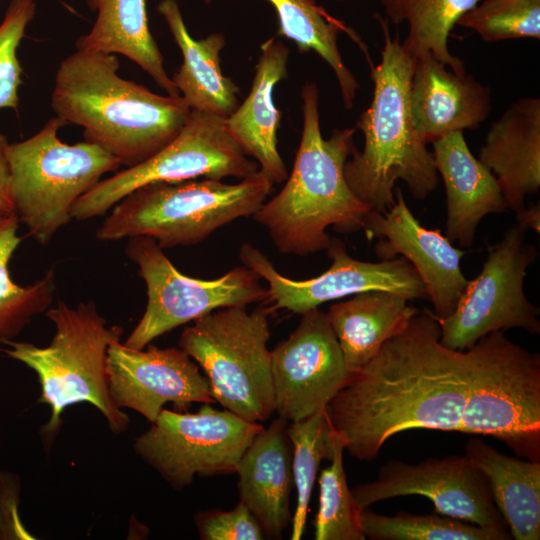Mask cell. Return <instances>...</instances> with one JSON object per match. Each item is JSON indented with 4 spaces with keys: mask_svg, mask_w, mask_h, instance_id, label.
<instances>
[{
    "mask_svg": "<svg viewBox=\"0 0 540 540\" xmlns=\"http://www.w3.org/2000/svg\"><path fill=\"white\" fill-rule=\"evenodd\" d=\"M209 4L212 0H202ZM278 20L277 35L293 41L299 53L315 52L332 69L338 81L343 105L351 109L359 84L345 65L338 48V37L346 33L371 62L360 36L342 20L330 15L315 0H266Z\"/></svg>",
    "mask_w": 540,
    "mask_h": 540,
    "instance_id": "obj_28",
    "label": "cell"
},
{
    "mask_svg": "<svg viewBox=\"0 0 540 540\" xmlns=\"http://www.w3.org/2000/svg\"><path fill=\"white\" fill-rule=\"evenodd\" d=\"M55 326L49 345L8 340L0 351L25 364L38 376L40 403L49 405L51 415L41 428L49 444L62 425V413L76 403L88 402L97 408L113 433L124 432L130 423L126 413L116 407L107 387V350L120 340L123 329L107 326L92 301L71 307L63 301L46 310Z\"/></svg>",
    "mask_w": 540,
    "mask_h": 540,
    "instance_id": "obj_5",
    "label": "cell"
},
{
    "mask_svg": "<svg viewBox=\"0 0 540 540\" xmlns=\"http://www.w3.org/2000/svg\"><path fill=\"white\" fill-rule=\"evenodd\" d=\"M351 492L362 509L397 496H424L437 514L475 524L502 540L511 539L486 477L465 455L429 458L417 464L390 460L375 480L359 484Z\"/></svg>",
    "mask_w": 540,
    "mask_h": 540,
    "instance_id": "obj_14",
    "label": "cell"
},
{
    "mask_svg": "<svg viewBox=\"0 0 540 540\" xmlns=\"http://www.w3.org/2000/svg\"><path fill=\"white\" fill-rule=\"evenodd\" d=\"M488 42L540 38V0H480L457 22Z\"/></svg>",
    "mask_w": 540,
    "mask_h": 540,
    "instance_id": "obj_34",
    "label": "cell"
},
{
    "mask_svg": "<svg viewBox=\"0 0 540 540\" xmlns=\"http://www.w3.org/2000/svg\"><path fill=\"white\" fill-rule=\"evenodd\" d=\"M260 51L250 93L225 118V126L244 153L255 159L259 171L272 184H280L287 178V169L277 148L281 113L273 91L287 78L290 51L276 36L263 42Z\"/></svg>",
    "mask_w": 540,
    "mask_h": 540,
    "instance_id": "obj_22",
    "label": "cell"
},
{
    "mask_svg": "<svg viewBox=\"0 0 540 540\" xmlns=\"http://www.w3.org/2000/svg\"><path fill=\"white\" fill-rule=\"evenodd\" d=\"M289 422L278 417L263 428L242 455L236 474L242 502L254 515L265 536L280 539L292 522L293 483Z\"/></svg>",
    "mask_w": 540,
    "mask_h": 540,
    "instance_id": "obj_20",
    "label": "cell"
},
{
    "mask_svg": "<svg viewBox=\"0 0 540 540\" xmlns=\"http://www.w3.org/2000/svg\"><path fill=\"white\" fill-rule=\"evenodd\" d=\"M331 426V425H330ZM330 465L319 477V507L314 521L316 540H364L362 508L348 487L343 465L344 443L331 427Z\"/></svg>",
    "mask_w": 540,
    "mask_h": 540,
    "instance_id": "obj_31",
    "label": "cell"
},
{
    "mask_svg": "<svg viewBox=\"0 0 540 540\" xmlns=\"http://www.w3.org/2000/svg\"><path fill=\"white\" fill-rule=\"evenodd\" d=\"M303 128L292 171L282 190L252 215L282 254L307 256L326 250L328 227L339 233L363 230L372 211L348 185L344 166L357 149L354 128L334 129L324 139L319 91L302 87Z\"/></svg>",
    "mask_w": 540,
    "mask_h": 540,
    "instance_id": "obj_3",
    "label": "cell"
},
{
    "mask_svg": "<svg viewBox=\"0 0 540 540\" xmlns=\"http://www.w3.org/2000/svg\"><path fill=\"white\" fill-rule=\"evenodd\" d=\"M115 54L76 50L55 75L51 106L62 121L83 128L121 165L133 167L155 155L182 130L190 107L118 74Z\"/></svg>",
    "mask_w": 540,
    "mask_h": 540,
    "instance_id": "obj_2",
    "label": "cell"
},
{
    "mask_svg": "<svg viewBox=\"0 0 540 540\" xmlns=\"http://www.w3.org/2000/svg\"><path fill=\"white\" fill-rule=\"evenodd\" d=\"M195 523L203 540H262L265 534L251 511L239 501L229 511L197 513Z\"/></svg>",
    "mask_w": 540,
    "mask_h": 540,
    "instance_id": "obj_36",
    "label": "cell"
},
{
    "mask_svg": "<svg viewBox=\"0 0 540 540\" xmlns=\"http://www.w3.org/2000/svg\"><path fill=\"white\" fill-rule=\"evenodd\" d=\"M408 301L395 292L370 290L329 307L327 317L350 372L368 363L387 340L406 328L419 312Z\"/></svg>",
    "mask_w": 540,
    "mask_h": 540,
    "instance_id": "obj_25",
    "label": "cell"
},
{
    "mask_svg": "<svg viewBox=\"0 0 540 540\" xmlns=\"http://www.w3.org/2000/svg\"><path fill=\"white\" fill-rule=\"evenodd\" d=\"M125 252L138 266L147 289L145 312L123 343L129 348L144 349L161 335L216 309L268 299L258 274L244 265L205 280L180 273L150 237L129 238Z\"/></svg>",
    "mask_w": 540,
    "mask_h": 540,
    "instance_id": "obj_11",
    "label": "cell"
},
{
    "mask_svg": "<svg viewBox=\"0 0 540 540\" xmlns=\"http://www.w3.org/2000/svg\"><path fill=\"white\" fill-rule=\"evenodd\" d=\"M480 0H380L387 19L394 24L407 22L408 34L402 42L415 59L431 53L454 73L464 74L463 62L448 49L454 25Z\"/></svg>",
    "mask_w": 540,
    "mask_h": 540,
    "instance_id": "obj_29",
    "label": "cell"
},
{
    "mask_svg": "<svg viewBox=\"0 0 540 540\" xmlns=\"http://www.w3.org/2000/svg\"><path fill=\"white\" fill-rule=\"evenodd\" d=\"M464 455L486 477L511 538L539 540V461L502 454L478 438L468 441Z\"/></svg>",
    "mask_w": 540,
    "mask_h": 540,
    "instance_id": "obj_27",
    "label": "cell"
},
{
    "mask_svg": "<svg viewBox=\"0 0 540 540\" xmlns=\"http://www.w3.org/2000/svg\"><path fill=\"white\" fill-rule=\"evenodd\" d=\"M95 21L76 50L120 54L136 63L168 95L179 97L148 23L146 0H86Z\"/></svg>",
    "mask_w": 540,
    "mask_h": 540,
    "instance_id": "obj_26",
    "label": "cell"
},
{
    "mask_svg": "<svg viewBox=\"0 0 540 540\" xmlns=\"http://www.w3.org/2000/svg\"><path fill=\"white\" fill-rule=\"evenodd\" d=\"M517 225L527 230H533L539 234L540 232V206L539 204H532L530 206H524L523 209L516 212Z\"/></svg>",
    "mask_w": 540,
    "mask_h": 540,
    "instance_id": "obj_39",
    "label": "cell"
},
{
    "mask_svg": "<svg viewBox=\"0 0 540 540\" xmlns=\"http://www.w3.org/2000/svg\"><path fill=\"white\" fill-rule=\"evenodd\" d=\"M64 125L54 116L33 136L7 148L14 213L42 246L72 220L77 200L122 166L97 144L64 143L58 137Z\"/></svg>",
    "mask_w": 540,
    "mask_h": 540,
    "instance_id": "obj_7",
    "label": "cell"
},
{
    "mask_svg": "<svg viewBox=\"0 0 540 540\" xmlns=\"http://www.w3.org/2000/svg\"><path fill=\"white\" fill-rule=\"evenodd\" d=\"M288 435L292 444L293 483L297 496L291 540H300L320 463L323 459L330 460L332 454L331 426L326 409L303 420L290 422Z\"/></svg>",
    "mask_w": 540,
    "mask_h": 540,
    "instance_id": "obj_32",
    "label": "cell"
},
{
    "mask_svg": "<svg viewBox=\"0 0 540 540\" xmlns=\"http://www.w3.org/2000/svg\"><path fill=\"white\" fill-rule=\"evenodd\" d=\"M383 34L381 61L370 65L374 83L370 106L356 126L364 135L344 175L355 195L371 210L382 213L395 203V184L403 181L415 199L423 200L439 182L433 153L418 136L411 118L410 87L414 58L399 35L391 36L387 18L376 15Z\"/></svg>",
    "mask_w": 540,
    "mask_h": 540,
    "instance_id": "obj_4",
    "label": "cell"
},
{
    "mask_svg": "<svg viewBox=\"0 0 540 540\" xmlns=\"http://www.w3.org/2000/svg\"><path fill=\"white\" fill-rule=\"evenodd\" d=\"M8 145L7 137L0 133V220L15 214L11 189V173L7 157Z\"/></svg>",
    "mask_w": 540,
    "mask_h": 540,
    "instance_id": "obj_38",
    "label": "cell"
},
{
    "mask_svg": "<svg viewBox=\"0 0 540 540\" xmlns=\"http://www.w3.org/2000/svg\"><path fill=\"white\" fill-rule=\"evenodd\" d=\"M360 521L365 537L372 540H502L492 531L437 513L386 516L365 508Z\"/></svg>",
    "mask_w": 540,
    "mask_h": 540,
    "instance_id": "obj_33",
    "label": "cell"
},
{
    "mask_svg": "<svg viewBox=\"0 0 540 540\" xmlns=\"http://www.w3.org/2000/svg\"><path fill=\"white\" fill-rule=\"evenodd\" d=\"M331 266L322 274L294 280L279 273L255 246L244 243L239 249L243 265L268 283V300L273 309L302 314L320 305L370 290H384L410 299H428L423 282L403 256L369 262L349 255L345 243L331 238L326 248Z\"/></svg>",
    "mask_w": 540,
    "mask_h": 540,
    "instance_id": "obj_15",
    "label": "cell"
},
{
    "mask_svg": "<svg viewBox=\"0 0 540 540\" xmlns=\"http://www.w3.org/2000/svg\"><path fill=\"white\" fill-rule=\"evenodd\" d=\"M156 9L182 53L183 62L171 77L180 96L190 109L228 117L238 106L240 89L222 72L225 36L215 32L200 40L192 38L176 0H160Z\"/></svg>",
    "mask_w": 540,
    "mask_h": 540,
    "instance_id": "obj_24",
    "label": "cell"
},
{
    "mask_svg": "<svg viewBox=\"0 0 540 540\" xmlns=\"http://www.w3.org/2000/svg\"><path fill=\"white\" fill-rule=\"evenodd\" d=\"M19 493L18 477L0 471V539L31 538L18 515Z\"/></svg>",
    "mask_w": 540,
    "mask_h": 540,
    "instance_id": "obj_37",
    "label": "cell"
},
{
    "mask_svg": "<svg viewBox=\"0 0 540 540\" xmlns=\"http://www.w3.org/2000/svg\"><path fill=\"white\" fill-rule=\"evenodd\" d=\"M106 373L114 405L132 409L150 423L167 403L185 409L215 402L208 379L181 348L133 349L116 340L107 350Z\"/></svg>",
    "mask_w": 540,
    "mask_h": 540,
    "instance_id": "obj_17",
    "label": "cell"
},
{
    "mask_svg": "<svg viewBox=\"0 0 540 540\" xmlns=\"http://www.w3.org/2000/svg\"><path fill=\"white\" fill-rule=\"evenodd\" d=\"M459 432L489 435L517 454L536 460L540 445V356L508 339L503 331L477 341Z\"/></svg>",
    "mask_w": 540,
    "mask_h": 540,
    "instance_id": "obj_9",
    "label": "cell"
},
{
    "mask_svg": "<svg viewBox=\"0 0 540 540\" xmlns=\"http://www.w3.org/2000/svg\"><path fill=\"white\" fill-rule=\"evenodd\" d=\"M410 111L418 136L433 143L443 136L476 129L491 111L488 86L454 73L431 53L414 59Z\"/></svg>",
    "mask_w": 540,
    "mask_h": 540,
    "instance_id": "obj_19",
    "label": "cell"
},
{
    "mask_svg": "<svg viewBox=\"0 0 540 540\" xmlns=\"http://www.w3.org/2000/svg\"><path fill=\"white\" fill-rule=\"evenodd\" d=\"M259 171L228 133L225 118L191 109L179 134L144 162L100 180L74 204L72 219L103 216L132 191L154 182L248 178Z\"/></svg>",
    "mask_w": 540,
    "mask_h": 540,
    "instance_id": "obj_10",
    "label": "cell"
},
{
    "mask_svg": "<svg viewBox=\"0 0 540 540\" xmlns=\"http://www.w3.org/2000/svg\"><path fill=\"white\" fill-rule=\"evenodd\" d=\"M434 164L446 192L445 236L470 247L481 220L508 207L493 173L476 158L463 132L449 133L433 143Z\"/></svg>",
    "mask_w": 540,
    "mask_h": 540,
    "instance_id": "obj_21",
    "label": "cell"
},
{
    "mask_svg": "<svg viewBox=\"0 0 540 540\" xmlns=\"http://www.w3.org/2000/svg\"><path fill=\"white\" fill-rule=\"evenodd\" d=\"M19 220L15 214L0 220V349L13 340L31 320L46 312L54 298L55 270L36 282L21 286L9 273V262L18 248Z\"/></svg>",
    "mask_w": 540,
    "mask_h": 540,
    "instance_id": "obj_30",
    "label": "cell"
},
{
    "mask_svg": "<svg viewBox=\"0 0 540 540\" xmlns=\"http://www.w3.org/2000/svg\"><path fill=\"white\" fill-rule=\"evenodd\" d=\"M272 185L260 171L237 184L211 178L150 183L111 209L96 238L119 241L146 236L162 249L196 245L220 227L252 216Z\"/></svg>",
    "mask_w": 540,
    "mask_h": 540,
    "instance_id": "obj_6",
    "label": "cell"
},
{
    "mask_svg": "<svg viewBox=\"0 0 540 540\" xmlns=\"http://www.w3.org/2000/svg\"><path fill=\"white\" fill-rule=\"evenodd\" d=\"M478 159L493 173L508 209L540 188V99H518L487 132Z\"/></svg>",
    "mask_w": 540,
    "mask_h": 540,
    "instance_id": "obj_23",
    "label": "cell"
},
{
    "mask_svg": "<svg viewBox=\"0 0 540 540\" xmlns=\"http://www.w3.org/2000/svg\"><path fill=\"white\" fill-rule=\"evenodd\" d=\"M270 308L216 309L183 329L178 346L203 369L215 402L252 422L275 412L268 316Z\"/></svg>",
    "mask_w": 540,
    "mask_h": 540,
    "instance_id": "obj_8",
    "label": "cell"
},
{
    "mask_svg": "<svg viewBox=\"0 0 540 540\" xmlns=\"http://www.w3.org/2000/svg\"><path fill=\"white\" fill-rule=\"evenodd\" d=\"M264 428L203 403L196 413L162 409L150 428L136 438L134 450L174 489L195 475L233 474L254 437Z\"/></svg>",
    "mask_w": 540,
    "mask_h": 540,
    "instance_id": "obj_12",
    "label": "cell"
},
{
    "mask_svg": "<svg viewBox=\"0 0 540 540\" xmlns=\"http://www.w3.org/2000/svg\"><path fill=\"white\" fill-rule=\"evenodd\" d=\"M35 14V0H11L0 23V109L18 108L22 67L17 50Z\"/></svg>",
    "mask_w": 540,
    "mask_h": 540,
    "instance_id": "obj_35",
    "label": "cell"
},
{
    "mask_svg": "<svg viewBox=\"0 0 540 540\" xmlns=\"http://www.w3.org/2000/svg\"><path fill=\"white\" fill-rule=\"evenodd\" d=\"M394 194L395 203L382 213L372 210L363 230L369 239H379L374 247L379 259L397 255L407 259L424 284L433 315L447 317L469 281L460 267L465 251L454 247L439 231L422 226L399 188L395 187Z\"/></svg>",
    "mask_w": 540,
    "mask_h": 540,
    "instance_id": "obj_18",
    "label": "cell"
},
{
    "mask_svg": "<svg viewBox=\"0 0 540 540\" xmlns=\"http://www.w3.org/2000/svg\"><path fill=\"white\" fill-rule=\"evenodd\" d=\"M440 336L432 311H419L331 399L329 423L351 457L371 461L410 429L459 432L479 346L451 349Z\"/></svg>",
    "mask_w": 540,
    "mask_h": 540,
    "instance_id": "obj_1",
    "label": "cell"
},
{
    "mask_svg": "<svg viewBox=\"0 0 540 540\" xmlns=\"http://www.w3.org/2000/svg\"><path fill=\"white\" fill-rule=\"evenodd\" d=\"M338 1H344V0H338Z\"/></svg>",
    "mask_w": 540,
    "mask_h": 540,
    "instance_id": "obj_40",
    "label": "cell"
},
{
    "mask_svg": "<svg viewBox=\"0 0 540 540\" xmlns=\"http://www.w3.org/2000/svg\"><path fill=\"white\" fill-rule=\"evenodd\" d=\"M301 315L271 351L275 412L289 423L326 409L351 374L327 313L314 308Z\"/></svg>",
    "mask_w": 540,
    "mask_h": 540,
    "instance_id": "obj_16",
    "label": "cell"
},
{
    "mask_svg": "<svg viewBox=\"0 0 540 540\" xmlns=\"http://www.w3.org/2000/svg\"><path fill=\"white\" fill-rule=\"evenodd\" d=\"M537 255L526 231L517 224L487 247L481 272L468 281L455 310L444 318L433 315L441 329L440 342L464 350L495 331L519 328L539 334V308L526 298L523 288Z\"/></svg>",
    "mask_w": 540,
    "mask_h": 540,
    "instance_id": "obj_13",
    "label": "cell"
}]
</instances>
